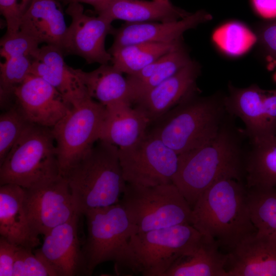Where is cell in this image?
Wrapping results in <instances>:
<instances>
[{
    "instance_id": "cell-1",
    "label": "cell",
    "mask_w": 276,
    "mask_h": 276,
    "mask_svg": "<svg viewBox=\"0 0 276 276\" xmlns=\"http://www.w3.org/2000/svg\"><path fill=\"white\" fill-rule=\"evenodd\" d=\"M191 224L228 253L257 231L250 215L247 188L242 180L224 177L198 197Z\"/></svg>"
},
{
    "instance_id": "cell-2",
    "label": "cell",
    "mask_w": 276,
    "mask_h": 276,
    "mask_svg": "<svg viewBox=\"0 0 276 276\" xmlns=\"http://www.w3.org/2000/svg\"><path fill=\"white\" fill-rule=\"evenodd\" d=\"M245 159L237 139L223 125L209 143L178 154L172 183L192 209L200 195L218 179L229 177L242 181Z\"/></svg>"
},
{
    "instance_id": "cell-3",
    "label": "cell",
    "mask_w": 276,
    "mask_h": 276,
    "mask_svg": "<svg viewBox=\"0 0 276 276\" xmlns=\"http://www.w3.org/2000/svg\"><path fill=\"white\" fill-rule=\"evenodd\" d=\"M62 176L67 181L75 208L81 216L118 203L127 185L119 148L102 140Z\"/></svg>"
},
{
    "instance_id": "cell-4",
    "label": "cell",
    "mask_w": 276,
    "mask_h": 276,
    "mask_svg": "<svg viewBox=\"0 0 276 276\" xmlns=\"http://www.w3.org/2000/svg\"><path fill=\"white\" fill-rule=\"evenodd\" d=\"M224 98L199 97L196 91L151 124L148 131L178 154L200 147L223 125Z\"/></svg>"
},
{
    "instance_id": "cell-5",
    "label": "cell",
    "mask_w": 276,
    "mask_h": 276,
    "mask_svg": "<svg viewBox=\"0 0 276 276\" xmlns=\"http://www.w3.org/2000/svg\"><path fill=\"white\" fill-rule=\"evenodd\" d=\"M84 216L87 233L82 250L90 275L98 265L108 261L140 273L130 245L137 229L124 208L118 202L91 210Z\"/></svg>"
},
{
    "instance_id": "cell-6",
    "label": "cell",
    "mask_w": 276,
    "mask_h": 276,
    "mask_svg": "<svg viewBox=\"0 0 276 276\" xmlns=\"http://www.w3.org/2000/svg\"><path fill=\"white\" fill-rule=\"evenodd\" d=\"M61 175L52 128L30 123L0 165V185L37 187Z\"/></svg>"
},
{
    "instance_id": "cell-7",
    "label": "cell",
    "mask_w": 276,
    "mask_h": 276,
    "mask_svg": "<svg viewBox=\"0 0 276 276\" xmlns=\"http://www.w3.org/2000/svg\"><path fill=\"white\" fill-rule=\"evenodd\" d=\"M137 233L191 224L192 208L173 183L142 186L127 183L120 200Z\"/></svg>"
},
{
    "instance_id": "cell-8",
    "label": "cell",
    "mask_w": 276,
    "mask_h": 276,
    "mask_svg": "<svg viewBox=\"0 0 276 276\" xmlns=\"http://www.w3.org/2000/svg\"><path fill=\"white\" fill-rule=\"evenodd\" d=\"M106 107L89 98L74 106L52 128L60 174L63 176L100 139Z\"/></svg>"
},
{
    "instance_id": "cell-9",
    "label": "cell",
    "mask_w": 276,
    "mask_h": 276,
    "mask_svg": "<svg viewBox=\"0 0 276 276\" xmlns=\"http://www.w3.org/2000/svg\"><path fill=\"white\" fill-rule=\"evenodd\" d=\"M203 238L192 224H180L136 233L131 237L130 245L143 275L163 276L178 258L194 250Z\"/></svg>"
},
{
    "instance_id": "cell-10",
    "label": "cell",
    "mask_w": 276,
    "mask_h": 276,
    "mask_svg": "<svg viewBox=\"0 0 276 276\" xmlns=\"http://www.w3.org/2000/svg\"><path fill=\"white\" fill-rule=\"evenodd\" d=\"M119 156L125 180L135 185L172 183L178 166V154L148 130L134 145L119 148Z\"/></svg>"
},
{
    "instance_id": "cell-11",
    "label": "cell",
    "mask_w": 276,
    "mask_h": 276,
    "mask_svg": "<svg viewBox=\"0 0 276 276\" xmlns=\"http://www.w3.org/2000/svg\"><path fill=\"white\" fill-rule=\"evenodd\" d=\"M65 12L72 21L60 47L64 55L79 56L89 64H108L112 57L105 49V42L113 28V21L101 15L86 14L83 6L79 3L68 4Z\"/></svg>"
},
{
    "instance_id": "cell-12",
    "label": "cell",
    "mask_w": 276,
    "mask_h": 276,
    "mask_svg": "<svg viewBox=\"0 0 276 276\" xmlns=\"http://www.w3.org/2000/svg\"><path fill=\"white\" fill-rule=\"evenodd\" d=\"M25 190L27 212L39 235H45L55 226L79 215L75 208L67 181L62 175Z\"/></svg>"
},
{
    "instance_id": "cell-13",
    "label": "cell",
    "mask_w": 276,
    "mask_h": 276,
    "mask_svg": "<svg viewBox=\"0 0 276 276\" xmlns=\"http://www.w3.org/2000/svg\"><path fill=\"white\" fill-rule=\"evenodd\" d=\"M14 104L30 123L52 128L73 106L50 84L30 74L13 91Z\"/></svg>"
},
{
    "instance_id": "cell-14",
    "label": "cell",
    "mask_w": 276,
    "mask_h": 276,
    "mask_svg": "<svg viewBox=\"0 0 276 276\" xmlns=\"http://www.w3.org/2000/svg\"><path fill=\"white\" fill-rule=\"evenodd\" d=\"M80 216L76 215L49 231L37 249L57 276L90 275L78 235Z\"/></svg>"
},
{
    "instance_id": "cell-15",
    "label": "cell",
    "mask_w": 276,
    "mask_h": 276,
    "mask_svg": "<svg viewBox=\"0 0 276 276\" xmlns=\"http://www.w3.org/2000/svg\"><path fill=\"white\" fill-rule=\"evenodd\" d=\"M199 63L192 60L176 74L152 88L134 104L149 121L150 125L187 97L197 91L200 75Z\"/></svg>"
},
{
    "instance_id": "cell-16",
    "label": "cell",
    "mask_w": 276,
    "mask_h": 276,
    "mask_svg": "<svg viewBox=\"0 0 276 276\" xmlns=\"http://www.w3.org/2000/svg\"><path fill=\"white\" fill-rule=\"evenodd\" d=\"M212 19L210 14L200 10L174 21L126 22L113 28V41L109 49L139 43L176 41L182 39L186 31Z\"/></svg>"
},
{
    "instance_id": "cell-17",
    "label": "cell",
    "mask_w": 276,
    "mask_h": 276,
    "mask_svg": "<svg viewBox=\"0 0 276 276\" xmlns=\"http://www.w3.org/2000/svg\"><path fill=\"white\" fill-rule=\"evenodd\" d=\"M228 255V276H276V235L256 231Z\"/></svg>"
},
{
    "instance_id": "cell-18",
    "label": "cell",
    "mask_w": 276,
    "mask_h": 276,
    "mask_svg": "<svg viewBox=\"0 0 276 276\" xmlns=\"http://www.w3.org/2000/svg\"><path fill=\"white\" fill-rule=\"evenodd\" d=\"M58 47L45 44L33 55L30 74L39 76L53 86L73 107L89 98L85 87L71 67L65 63Z\"/></svg>"
},
{
    "instance_id": "cell-19",
    "label": "cell",
    "mask_w": 276,
    "mask_h": 276,
    "mask_svg": "<svg viewBox=\"0 0 276 276\" xmlns=\"http://www.w3.org/2000/svg\"><path fill=\"white\" fill-rule=\"evenodd\" d=\"M0 235L26 248L32 249L40 244L26 208L25 189L15 184L0 187Z\"/></svg>"
},
{
    "instance_id": "cell-20",
    "label": "cell",
    "mask_w": 276,
    "mask_h": 276,
    "mask_svg": "<svg viewBox=\"0 0 276 276\" xmlns=\"http://www.w3.org/2000/svg\"><path fill=\"white\" fill-rule=\"evenodd\" d=\"M132 105L121 103L106 107L100 140L125 148L134 145L146 135L149 121L141 111Z\"/></svg>"
},
{
    "instance_id": "cell-21",
    "label": "cell",
    "mask_w": 276,
    "mask_h": 276,
    "mask_svg": "<svg viewBox=\"0 0 276 276\" xmlns=\"http://www.w3.org/2000/svg\"><path fill=\"white\" fill-rule=\"evenodd\" d=\"M67 28L58 1L32 0L22 16L20 30L40 43L60 49Z\"/></svg>"
},
{
    "instance_id": "cell-22",
    "label": "cell",
    "mask_w": 276,
    "mask_h": 276,
    "mask_svg": "<svg viewBox=\"0 0 276 276\" xmlns=\"http://www.w3.org/2000/svg\"><path fill=\"white\" fill-rule=\"evenodd\" d=\"M96 12L112 21L119 19L130 23L171 22L190 14L169 0H113Z\"/></svg>"
},
{
    "instance_id": "cell-23",
    "label": "cell",
    "mask_w": 276,
    "mask_h": 276,
    "mask_svg": "<svg viewBox=\"0 0 276 276\" xmlns=\"http://www.w3.org/2000/svg\"><path fill=\"white\" fill-rule=\"evenodd\" d=\"M192 60L189 51L182 41L141 71L127 75L126 79L132 104L133 105L149 90L176 74Z\"/></svg>"
},
{
    "instance_id": "cell-24",
    "label": "cell",
    "mask_w": 276,
    "mask_h": 276,
    "mask_svg": "<svg viewBox=\"0 0 276 276\" xmlns=\"http://www.w3.org/2000/svg\"><path fill=\"white\" fill-rule=\"evenodd\" d=\"M217 243L203 236L192 251L178 258L163 276H228V253L221 251Z\"/></svg>"
},
{
    "instance_id": "cell-25",
    "label": "cell",
    "mask_w": 276,
    "mask_h": 276,
    "mask_svg": "<svg viewBox=\"0 0 276 276\" xmlns=\"http://www.w3.org/2000/svg\"><path fill=\"white\" fill-rule=\"evenodd\" d=\"M71 69L85 87L90 97L105 107L121 103L132 104L127 79L112 65L101 64L91 72L72 67Z\"/></svg>"
},
{
    "instance_id": "cell-26",
    "label": "cell",
    "mask_w": 276,
    "mask_h": 276,
    "mask_svg": "<svg viewBox=\"0 0 276 276\" xmlns=\"http://www.w3.org/2000/svg\"><path fill=\"white\" fill-rule=\"evenodd\" d=\"M265 91L256 85L241 88L231 86L228 96L224 98L226 109L242 120L251 140L274 132L265 114Z\"/></svg>"
},
{
    "instance_id": "cell-27",
    "label": "cell",
    "mask_w": 276,
    "mask_h": 276,
    "mask_svg": "<svg viewBox=\"0 0 276 276\" xmlns=\"http://www.w3.org/2000/svg\"><path fill=\"white\" fill-rule=\"evenodd\" d=\"M252 141V150L245 159L246 187H276V131Z\"/></svg>"
},
{
    "instance_id": "cell-28",
    "label": "cell",
    "mask_w": 276,
    "mask_h": 276,
    "mask_svg": "<svg viewBox=\"0 0 276 276\" xmlns=\"http://www.w3.org/2000/svg\"><path fill=\"white\" fill-rule=\"evenodd\" d=\"M182 39L171 42L135 43L108 51L112 57V65L128 75L138 72L171 51L183 41Z\"/></svg>"
},
{
    "instance_id": "cell-29",
    "label": "cell",
    "mask_w": 276,
    "mask_h": 276,
    "mask_svg": "<svg viewBox=\"0 0 276 276\" xmlns=\"http://www.w3.org/2000/svg\"><path fill=\"white\" fill-rule=\"evenodd\" d=\"M212 40L221 52L231 57L244 55L257 42L255 33L237 21H229L218 27L213 33Z\"/></svg>"
},
{
    "instance_id": "cell-30",
    "label": "cell",
    "mask_w": 276,
    "mask_h": 276,
    "mask_svg": "<svg viewBox=\"0 0 276 276\" xmlns=\"http://www.w3.org/2000/svg\"><path fill=\"white\" fill-rule=\"evenodd\" d=\"M252 223L257 231L276 235V187L247 188Z\"/></svg>"
},
{
    "instance_id": "cell-31",
    "label": "cell",
    "mask_w": 276,
    "mask_h": 276,
    "mask_svg": "<svg viewBox=\"0 0 276 276\" xmlns=\"http://www.w3.org/2000/svg\"><path fill=\"white\" fill-rule=\"evenodd\" d=\"M30 123L14 104L0 116V165Z\"/></svg>"
},
{
    "instance_id": "cell-32",
    "label": "cell",
    "mask_w": 276,
    "mask_h": 276,
    "mask_svg": "<svg viewBox=\"0 0 276 276\" xmlns=\"http://www.w3.org/2000/svg\"><path fill=\"white\" fill-rule=\"evenodd\" d=\"M19 246L13 267V276H57V274L37 250Z\"/></svg>"
},
{
    "instance_id": "cell-33",
    "label": "cell",
    "mask_w": 276,
    "mask_h": 276,
    "mask_svg": "<svg viewBox=\"0 0 276 276\" xmlns=\"http://www.w3.org/2000/svg\"><path fill=\"white\" fill-rule=\"evenodd\" d=\"M0 44L1 55L6 59L15 55H27L33 57L40 43L19 30L14 34H5L1 38Z\"/></svg>"
},
{
    "instance_id": "cell-34",
    "label": "cell",
    "mask_w": 276,
    "mask_h": 276,
    "mask_svg": "<svg viewBox=\"0 0 276 276\" xmlns=\"http://www.w3.org/2000/svg\"><path fill=\"white\" fill-rule=\"evenodd\" d=\"M254 33L259 53L268 61H276V18L257 24Z\"/></svg>"
},
{
    "instance_id": "cell-35",
    "label": "cell",
    "mask_w": 276,
    "mask_h": 276,
    "mask_svg": "<svg viewBox=\"0 0 276 276\" xmlns=\"http://www.w3.org/2000/svg\"><path fill=\"white\" fill-rule=\"evenodd\" d=\"M32 0H0V11L4 17L6 34H12L20 30L21 19Z\"/></svg>"
},
{
    "instance_id": "cell-36",
    "label": "cell",
    "mask_w": 276,
    "mask_h": 276,
    "mask_svg": "<svg viewBox=\"0 0 276 276\" xmlns=\"http://www.w3.org/2000/svg\"><path fill=\"white\" fill-rule=\"evenodd\" d=\"M20 246L0 237V276H13V267Z\"/></svg>"
},
{
    "instance_id": "cell-37",
    "label": "cell",
    "mask_w": 276,
    "mask_h": 276,
    "mask_svg": "<svg viewBox=\"0 0 276 276\" xmlns=\"http://www.w3.org/2000/svg\"><path fill=\"white\" fill-rule=\"evenodd\" d=\"M265 114L272 131H276V90L265 91L263 99Z\"/></svg>"
},
{
    "instance_id": "cell-38",
    "label": "cell",
    "mask_w": 276,
    "mask_h": 276,
    "mask_svg": "<svg viewBox=\"0 0 276 276\" xmlns=\"http://www.w3.org/2000/svg\"><path fill=\"white\" fill-rule=\"evenodd\" d=\"M256 13L261 17L271 19L276 18V0H251Z\"/></svg>"
},
{
    "instance_id": "cell-39",
    "label": "cell",
    "mask_w": 276,
    "mask_h": 276,
    "mask_svg": "<svg viewBox=\"0 0 276 276\" xmlns=\"http://www.w3.org/2000/svg\"><path fill=\"white\" fill-rule=\"evenodd\" d=\"M112 1L113 0H58V2H61L64 5L74 2L89 4L94 8L95 12L98 11Z\"/></svg>"
},
{
    "instance_id": "cell-40",
    "label": "cell",
    "mask_w": 276,
    "mask_h": 276,
    "mask_svg": "<svg viewBox=\"0 0 276 276\" xmlns=\"http://www.w3.org/2000/svg\"><path fill=\"white\" fill-rule=\"evenodd\" d=\"M156 1H168V0H156Z\"/></svg>"
}]
</instances>
